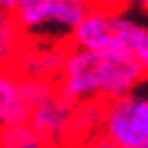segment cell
<instances>
[{"instance_id":"obj_9","label":"cell","mask_w":148,"mask_h":148,"mask_svg":"<svg viewBox=\"0 0 148 148\" xmlns=\"http://www.w3.org/2000/svg\"><path fill=\"white\" fill-rule=\"evenodd\" d=\"M29 38L20 31L9 11H0V69H13L22 51L27 49Z\"/></svg>"},{"instance_id":"obj_12","label":"cell","mask_w":148,"mask_h":148,"mask_svg":"<svg viewBox=\"0 0 148 148\" xmlns=\"http://www.w3.org/2000/svg\"><path fill=\"white\" fill-rule=\"evenodd\" d=\"M13 2H16V0H0V11H9V13H11Z\"/></svg>"},{"instance_id":"obj_1","label":"cell","mask_w":148,"mask_h":148,"mask_svg":"<svg viewBox=\"0 0 148 148\" xmlns=\"http://www.w3.org/2000/svg\"><path fill=\"white\" fill-rule=\"evenodd\" d=\"M146 77L124 53H91L66 47L56 88L71 104L108 102L139 91Z\"/></svg>"},{"instance_id":"obj_4","label":"cell","mask_w":148,"mask_h":148,"mask_svg":"<svg viewBox=\"0 0 148 148\" xmlns=\"http://www.w3.org/2000/svg\"><path fill=\"white\" fill-rule=\"evenodd\" d=\"M99 137L113 148L148 146V91L104 102Z\"/></svg>"},{"instance_id":"obj_6","label":"cell","mask_w":148,"mask_h":148,"mask_svg":"<svg viewBox=\"0 0 148 148\" xmlns=\"http://www.w3.org/2000/svg\"><path fill=\"white\" fill-rule=\"evenodd\" d=\"M113 53H124L148 80V25L113 11Z\"/></svg>"},{"instance_id":"obj_8","label":"cell","mask_w":148,"mask_h":148,"mask_svg":"<svg viewBox=\"0 0 148 148\" xmlns=\"http://www.w3.org/2000/svg\"><path fill=\"white\" fill-rule=\"evenodd\" d=\"M102 117H104V102L75 104L64 146H88L91 142H95L102 133Z\"/></svg>"},{"instance_id":"obj_16","label":"cell","mask_w":148,"mask_h":148,"mask_svg":"<svg viewBox=\"0 0 148 148\" xmlns=\"http://www.w3.org/2000/svg\"><path fill=\"white\" fill-rule=\"evenodd\" d=\"M144 148H148V146H144Z\"/></svg>"},{"instance_id":"obj_11","label":"cell","mask_w":148,"mask_h":148,"mask_svg":"<svg viewBox=\"0 0 148 148\" xmlns=\"http://www.w3.org/2000/svg\"><path fill=\"white\" fill-rule=\"evenodd\" d=\"M86 148H113V146H111L108 142H104L102 137H97V139H95V142H91Z\"/></svg>"},{"instance_id":"obj_5","label":"cell","mask_w":148,"mask_h":148,"mask_svg":"<svg viewBox=\"0 0 148 148\" xmlns=\"http://www.w3.org/2000/svg\"><path fill=\"white\" fill-rule=\"evenodd\" d=\"M69 44L60 42H31L18 58L13 71L22 80H33V82H53L56 84L60 77L64 56H66Z\"/></svg>"},{"instance_id":"obj_3","label":"cell","mask_w":148,"mask_h":148,"mask_svg":"<svg viewBox=\"0 0 148 148\" xmlns=\"http://www.w3.org/2000/svg\"><path fill=\"white\" fill-rule=\"evenodd\" d=\"M25 97L29 104L27 126L33 135L47 148L64 146L75 106L58 93L53 82L25 80Z\"/></svg>"},{"instance_id":"obj_15","label":"cell","mask_w":148,"mask_h":148,"mask_svg":"<svg viewBox=\"0 0 148 148\" xmlns=\"http://www.w3.org/2000/svg\"><path fill=\"white\" fill-rule=\"evenodd\" d=\"M0 148H2V135H0Z\"/></svg>"},{"instance_id":"obj_2","label":"cell","mask_w":148,"mask_h":148,"mask_svg":"<svg viewBox=\"0 0 148 148\" xmlns=\"http://www.w3.org/2000/svg\"><path fill=\"white\" fill-rule=\"evenodd\" d=\"M88 7L66 0H16L11 16L31 42L66 44L71 31L82 22Z\"/></svg>"},{"instance_id":"obj_14","label":"cell","mask_w":148,"mask_h":148,"mask_svg":"<svg viewBox=\"0 0 148 148\" xmlns=\"http://www.w3.org/2000/svg\"><path fill=\"white\" fill-rule=\"evenodd\" d=\"M66 2H77V5H86L88 9L95 7V0H66Z\"/></svg>"},{"instance_id":"obj_13","label":"cell","mask_w":148,"mask_h":148,"mask_svg":"<svg viewBox=\"0 0 148 148\" xmlns=\"http://www.w3.org/2000/svg\"><path fill=\"white\" fill-rule=\"evenodd\" d=\"M135 7H139L142 11H148V0H130Z\"/></svg>"},{"instance_id":"obj_7","label":"cell","mask_w":148,"mask_h":148,"mask_svg":"<svg viewBox=\"0 0 148 148\" xmlns=\"http://www.w3.org/2000/svg\"><path fill=\"white\" fill-rule=\"evenodd\" d=\"M29 104L25 97V80L13 69H0V128L25 126Z\"/></svg>"},{"instance_id":"obj_10","label":"cell","mask_w":148,"mask_h":148,"mask_svg":"<svg viewBox=\"0 0 148 148\" xmlns=\"http://www.w3.org/2000/svg\"><path fill=\"white\" fill-rule=\"evenodd\" d=\"M2 148H47L29 126H13V128H0Z\"/></svg>"}]
</instances>
